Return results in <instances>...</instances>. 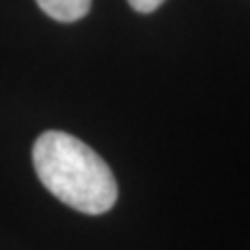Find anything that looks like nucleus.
I'll use <instances>...</instances> for the list:
<instances>
[{
    "instance_id": "obj_3",
    "label": "nucleus",
    "mask_w": 250,
    "mask_h": 250,
    "mask_svg": "<svg viewBox=\"0 0 250 250\" xmlns=\"http://www.w3.org/2000/svg\"><path fill=\"white\" fill-rule=\"evenodd\" d=\"M127 2L131 4V9L138 13H152L159 9L165 0H127Z\"/></svg>"
},
{
    "instance_id": "obj_1",
    "label": "nucleus",
    "mask_w": 250,
    "mask_h": 250,
    "mask_svg": "<svg viewBox=\"0 0 250 250\" xmlns=\"http://www.w3.org/2000/svg\"><path fill=\"white\" fill-rule=\"evenodd\" d=\"M31 156L40 182L62 205L85 215H103L115 207L119 190L111 167L80 138L44 131Z\"/></svg>"
},
{
    "instance_id": "obj_2",
    "label": "nucleus",
    "mask_w": 250,
    "mask_h": 250,
    "mask_svg": "<svg viewBox=\"0 0 250 250\" xmlns=\"http://www.w3.org/2000/svg\"><path fill=\"white\" fill-rule=\"evenodd\" d=\"M38 6L61 23H73L90 13L92 0H36Z\"/></svg>"
}]
</instances>
